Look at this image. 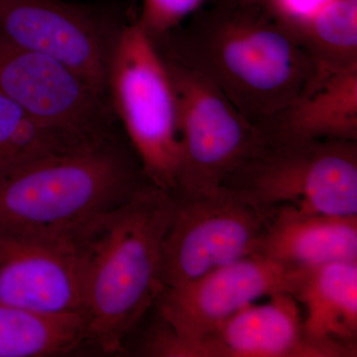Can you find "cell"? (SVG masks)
<instances>
[{"instance_id": "cell-3", "label": "cell", "mask_w": 357, "mask_h": 357, "mask_svg": "<svg viewBox=\"0 0 357 357\" xmlns=\"http://www.w3.org/2000/svg\"><path fill=\"white\" fill-rule=\"evenodd\" d=\"M146 181L114 135L40 155L0 176V232L74 244Z\"/></svg>"}, {"instance_id": "cell-10", "label": "cell", "mask_w": 357, "mask_h": 357, "mask_svg": "<svg viewBox=\"0 0 357 357\" xmlns=\"http://www.w3.org/2000/svg\"><path fill=\"white\" fill-rule=\"evenodd\" d=\"M121 26L110 27L95 10L62 0H0V32L60 63L105 98Z\"/></svg>"}, {"instance_id": "cell-18", "label": "cell", "mask_w": 357, "mask_h": 357, "mask_svg": "<svg viewBox=\"0 0 357 357\" xmlns=\"http://www.w3.org/2000/svg\"><path fill=\"white\" fill-rule=\"evenodd\" d=\"M76 146L75 141L40 126L0 93V176L40 155Z\"/></svg>"}, {"instance_id": "cell-12", "label": "cell", "mask_w": 357, "mask_h": 357, "mask_svg": "<svg viewBox=\"0 0 357 357\" xmlns=\"http://www.w3.org/2000/svg\"><path fill=\"white\" fill-rule=\"evenodd\" d=\"M356 344H332L307 337L298 301L277 294L263 305L249 304L192 347L190 357H354Z\"/></svg>"}, {"instance_id": "cell-7", "label": "cell", "mask_w": 357, "mask_h": 357, "mask_svg": "<svg viewBox=\"0 0 357 357\" xmlns=\"http://www.w3.org/2000/svg\"><path fill=\"white\" fill-rule=\"evenodd\" d=\"M160 52L177 102L181 162L174 192L215 191L234 169L261 149L266 136L215 84Z\"/></svg>"}, {"instance_id": "cell-21", "label": "cell", "mask_w": 357, "mask_h": 357, "mask_svg": "<svg viewBox=\"0 0 357 357\" xmlns=\"http://www.w3.org/2000/svg\"><path fill=\"white\" fill-rule=\"evenodd\" d=\"M243 6L255 7V8H261L266 10L270 0H237Z\"/></svg>"}, {"instance_id": "cell-5", "label": "cell", "mask_w": 357, "mask_h": 357, "mask_svg": "<svg viewBox=\"0 0 357 357\" xmlns=\"http://www.w3.org/2000/svg\"><path fill=\"white\" fill-rule=\"evenodd\" d=\"M222 185L269 213L289 206L307 213L357 215V141L266 136L261 149Z\"/></svg>"}, {"instance_id": "cell-1", "label": "cell", "mask_w": 357, "mask_h": 357, "mask_svg": "<svg viewBox=\"0 0 357 357\" xmlns=\"http://www.w3.org/2000/svg\"><path fill=\"white\" fill-rule=\"evenodd\" d=\"M192 16L187 26L154 39L160 51L206 77L258 128L323 77L292 33L265 9L223 0Z\"/></svg>"}, {"instance_id": "cell-19", "label": "cell", "mask_w": 357, "mask_h": 357, "mask_svg": "<svg viewBox=\"0 0 357 357\" xmlns=\"http://www.w3.org/2000/svg\"><path fill=\"white\" fill-rule=\"evenodd\" d=\"M206 0H143L137 16L141 26L153 39L182 25L190 16L203 8Z\"/></svg>"}, {"instance_id": "cell-15", "label": "cell", "mask_w": 357, "mask_h": 357, "mask_svg": "<svg viewBox=\"0 0 357 357\" xmlns=\"http://www.w3.org/2000/svg\"><path fill=\"white\" fill-rule=\"evenodd\" d=\"M295 299L306 307L307 337L332 344H356L357 262L311 269Z\"/></svg>"}, {"instance_id": "cell-13", "label": "cell", "mask_w": 357, "mask_h": 357, "mask_svg": "<svg viewBox=\"0 0 357 357\" xmlns=\"http://www.w3.org/2000/svg\"><path fill=\"white\" fill-rule=\"evenodd\" d=\"M256 255L309 270L333 263L357 262V215L279 206L270 213Z\"/></svg>"}, {"instance_id": "cell-11", "label": "cell", "mask_w": 357, "mask_h": 357, "mask_svg": "<svg viewBox=\"0 0 357 357\" xmlns=\"http://www.w3.org/2000/svg\"><path fill=\"white\" fill-rule=\"evenodd\" d=\"M0 305L49 316L84 314L74 244L0 232Z\"/></svg>"}, {"instance_id": "cell-20", "label": "cell", "mask_w": 357, "mask_h": 357, "mask_svg": "<svg viewBox=\"0 0 357 357\" xmlns=\"http://www.w3.org/2000/svg\"><path fill=\"white\" fill-rule=\"evenodd\" d=\"M328 0H270L266 10L286 28L306 20Z\"/></svg>"}, {"instance_id": "cell-17", "label": "cell", "mask_w": 357, "mask_h": 357, "mask_svg": "<svg viewBox=\"0 0 357 357\" xmlns=\"http://www.w3.org/2000/svg\"><path fill=\"white\" fill-rule=\"evenodd\" d=\"M287 29L314 59L321 74L357 65V0H328Z\"/></svg>"}, {"instance_id": "cell-4", "label": "cell", "mask_w": 357, "mask_h": 357, "mask_svg": "<svg viewBox=\"0 0 357 357\" xmlns=\"http://www.w3.org/2000/svg\"><path fill=\"white\" fill-rule=\"evenodd\" d=\"M107 91L145 178L175 191L181 162L175 91L156 42L137 18L117 33Z\"/></svg>"}, {"instance_id": "cell-6", "label": "cell", "mask_w": 357, "mask_h": 357, "mask_svg": "<svg viewBox=\"0 0 357 357\" xmlns=\"http://www.w3.org/2000/svg\"><path fill=\"white\" fill-rule=\"evenodd\" d=\"M309 271L253 255L182 285L164 288L155 302L161 321L150 331L141 352L190 357L195 345L259 298L295 296Z\"/></svg>"}, {"instance_id": "cell-14", "label": "cell", "mask_w": 357, "mask_h": 357, "mask_svg": "<svg viewBox=\"0 0 357 357\" xmlns=\"http://www.w3.org/2000/svg\"><path fill=\"white\" fill-rule=\"evenodd\" d=\"M260 128L273 139L357 141V65L326 74Z\"/></svg>"}, {"instance_id": "cell-9", "label": "cell", "mask_w": 357, "mask_h": 357, "mask_svg": "<svg viewBox=\"0 0 357 357\" xmlns=\"http://www.w3.org/2000/svg\"><path fill=\"white\" fill-rule=\"evenodd\" d=\"M0 93L49 130L86 143L114 135L109 98L52 59L0 32Z\"/></svg>"}, {"instance_id": "cell-8", "label": "cell", "mask_w": 357, "mask_h": 357, "mask_svg": "<svg viewBox=\"0 0 357 357\" xmlns=\"http://www.w3.org/2000/svg\"><path fill=\"white\" fill-rule=\"evenodd\" d=\"M172 192L173 215L163 244L164 288L257 253L269 213L223 185L211 192Z\"/></svg>"}, {"instance_id": "cell-16", "label": "cell", "mask_w": 357, "mask_h": 357, "mask_svg": "<svg viewBox=\"0 0 357 357\" xmlns=\"http://www.w3.org/2000/svg\"><path fill=\"white\" fill-rule=\"evenodd\" d=\"M86 342L84 314L49 316L0 305V357L64 356Z\"/></svg>"}, {"instance_id": "cell-2", "label": "cell", "mask_w": 357, "mask_h": 357, "mask_svg": "<svg viewBox=\"0 0 357 357\" xmlns=\"http://www.w3.org/2000/svg\"><path fill=\"white\" fill-rule=\"evenodd\" d=\"M173 211V192L146 181L74 243L89 342L107 354L121 351L163 291V244Z\"/></svg>"}]
</instances>
